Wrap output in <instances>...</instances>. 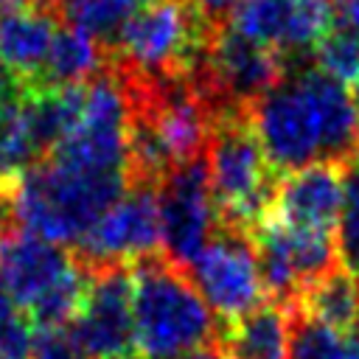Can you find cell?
Segmentation results:
<instances>
[{"label":"cell","instance_id":"cell-8","mask_svg":"<svg viewBox=\"0 0 359 359\" xmlns=\"http://www.w3.org/2000/svg\"><path fill=\"white\" fill-rule=\"evenodd\" d=\"M269 300L294 306L300 292L339 266V244L331 230L294 227L266 216L250 233Z\"/></svg>","mask_w":359,"mask_h":359},{"label":"cell","instance_id":"cell-4","mask_svg":"<svg viewBox=\"0 0 359 359\" xmlns=\"http://www.w3.org/2000/svg\"><path fill=\"white\" fill-rule=\"evenodd\" d=\"M216 25L199 0H154L123 22L109 65L137 79L194 76Z\"/></svg>","mask_w":359,"mask_h":359},{"label":"cell","instance_id":"cell-19","mask_svg":"<svg viewBox=\"0 0 359 359\" xmlns=\"http://www.w3.org/2000/svg\"><path fill=\"white\" fill-rule=\"evenodd\" d=\"M289 359H359V331H337L294 311Z\"/></svg>","mask_w":359,"mask_h":359},{"label":"cell","instance_id":"cell-16","mask_svg":"<svg viewBox=\"0 0 359 359\" xmlns=\"http://www.w3.org/2000/svg\"><path fill=\"white\" fill-rule=\"evenodd\" d=\"M59 25L62 20L56 8L42 3L20 6L0 20V59L28 84H34L42 76Z\"/></svg>","mask_w":359,"mask_h":359},{"label":"cell","instance_id":"cell-7","mask_svg":"<svg viewBox=\"0 0 359 359\" xmlns=\"http://www.w3.org/2000/svg\"><path fill=\"white\" fill-rule=\"evenodd\" d=\"M289 70V59L261 42L238 34L227 20L216 25L208 53L199 70L191 76L213 112L227 107H252L269 87H275Z\"/></svg>","mask_w":359,"mask_h":359},{"label":"cell","instance_id":"cell-30","mask_svg":"<svg viewBox=\"0 0 359 359\" xmlns=\"http://www.w3.org/2000/svg\"><path fill=\"white\" fill-rule=\"evenodd\" d=\"M25 3H31V0H0V20H3L6 14H11V11H17V8L25 6Z\"/></svg>","mask_w":359,"mask_h":359},{"label":"cell","instance_id":"cell-5","mask_svg":"<svg viewBox=\"0 0 359 359\" xmlns=\"http://www.w3.org/2000/svg\"><path fill=\"white\" fill-rule=\"evenodd\" d=\"M205 163L219 222L252 233L272 213L278 180L247 107H227L213 115Z\"/></svg>","mask_w":359,"mask_h":359},{"label":"cell","instance_id":"cell-29","mask_svg":"<svg viewBox=\"0 0 359 359\" xmlns=\"http://www.w3.org/2000/svg\"><path fill=\"white\" fill-rule=\"evenodd\" d=\"M182 359H233V356H227L219 345H208V348H202V351H196V353H188V356H182Z\"/></svg>","mask_w":359,"mask_h":359},{"label":"cell","instance_id":"cell-1","mask_svg":"<svg viewBox=\"0 0 359 359\" xmlns=\"http://www.w3.org/2000/svg\"><path fill=\"white\" fill-rule=\"evenodd\" d=\"M250 118L275 171L320 163L348 168L359 160L356 98L317 65H289L286 76L250 107Z\"/></svg>","mask_w":359,"mask_h":359},{"label":"cell","instance_id":"cell-18","mask_svg":"<svg viewBox=\"0 0 359 359\" xmlns=\"http://www.w3.org/2000/svg\"><path fill=\"white\" fill-rule=\"evenodd\" d=\"M294 311L337 331H359V278L339 264L300 292Z\"/></svg>","mask_w":359,"mask_h":359},{"label":"cell","instance_id":"cell-15","mask_svg":"<svg viewBox=\"0 0 359 359\" xmlns=\"http://www.w3.org/2000/svg\"><path fill=\"white\" fill-rule=\"evenodd\" d=\"M294 306L264 300L255 309L219 323L216 345L233 359H289Z\"/></svg>","mask_w":359,"mask_h":359},{"label":"cell","instance_id":"cell-28","mask_svg":"<svg viewBox=\"0 0 359 359\" xmlns=\"http://www.w3.org/2000/svg\"><path fill=\"white\" fill-rule=\"evenodd\" d=\"M11 180L8 157H6V109H0V188Z\"/></svg>","mask_w":359,"mask_h":359},{"label":"cell","instance_id":"cell-26","mask_svg":"<svg viewBox=\"0 0 359 359\" xmlns=\"http://www.w3.org/2000/svg\"><path fill=\"white\" fill-rule=\"evenodd\" d=\"M149 3H154V0H101L104 11L112 17V22H115L118 28H123V22H126L135 11H140L143 6H149Z\"/></svg>","mask_w":359,"mask_h":359},{"label":"cell","instance_id":"cell-13","mask_svg":"<svg viewBox=\"0 0 359 359\" xmlns=\"http://www.w3.org/2000/svg\"><path fill=\"white\" fill-rule=\"evenodd\" d=\"M227 25L252 42L280 50L289 65L314 53L317 42L331 31V0H241Z\"/></svg>","mask_w":359,"mask_h":359},{"label":"cell","instance_id":"cell-10","mask_svg":"<svg viewBox=\"0 0 359 359\" xmlns=\"http://www.w3.org/2000/svg\"><path fill=\"white\" fill-rule=\"evenodd\" d=\"M163 255L177 266L188 264L219 230V210L210 191L205 157L171 168L157 185Z\"/></svg>","mask_w":359,"mask_h":359},{"label":"cell","instance_id":"cell-20","mask_svg":"<svg viewBox=\"0 0 359 359\" xmlns=\"http://www.w3.org/2000/svg\"><path fill=\"white\" fill-rule=\"evenodd\" d=\"M314 62L323 73L342 84H359V36L342 34V31H328L317 48H314Z\"/></svg>","mask_w":359,"mask_h":359},{"label":"cell","instance_id":"cell-31","mask_svg":"<svg viewBox=\"0 0 359 359\" xmlns=\"http://www.w3.org/2000/svg\"><path fill=\"white\" fill-rule=\"evenodd\" d=\"M356 107H359V84H356Z\"/></svg>","mask_w":359,"mask_h":359},{"label":"cell","instance_id":"cell-2","mask_svg":"<svg viewBox=\"0 0 359 359\" xmlns=\"http://www.w3.org/2000/svg\"><path fill=\"white\" fill-rule=\"evenodd\" d=\"M126 188L129 174L84 171L45 157L14 174L0 191L17 227L73 250Z\"/></svg>","mask_w":359,"mask_h":359},{"label":"cell","instance_id":"cell-21","mask_svg":"<svg viewBox=\"0 0 359 359\" xmlns=\"http://www.w3.org/2000/svg\"><path fill=\"white\" fill-rule=\"evenodd\" d=\"M337 230L342 266L359 278V160L345 168V205Z\"/></svg>","mask_w":359,"mask_h":359},{"label":"cell","instance_id":"cell-12","mask_svg":"<svg viewBox=\"0 0 359 359\" xmlns=\"http://www.w3.org/2000/svg\"><path fill=\"white\" fill-rule=\"evenodd\" d=\"M67 325L90 359H132L137 353L132 320V269H93L84 300Z\"/></svg>","mask_w":359,"mask_h":359},{"label":"cell","instance_id":"cell-17","mask_svg":"<svg viewBox=\"0 0 359 359\" xmlns=\"http://www.w3.org/2000/svg\"><path fill=\"white\" fill-rule=\"evenodd\" d=\"M109 65V50L90 34L59 25L42 76L28 87H62V84H84Z\"/></svg>","mask_w":359,"mask_h":359},{"label":"cell","instance_id":"cell-27","mask_svg":"<svg viewBox=\"0 0 359 359\" xmlns=\"http://www.w3.org/2000/svg\"><path fill=\"white\" fill-rule=\"evenodd\" d=\"M199 3H202V8H205L213 20H219V22H222V20H224V17H227V14H230L241 0H199Z\"/></svg>","mask_w":359,"mask_h":359},{"label":"cell","instance_id":"cell-22","mask_svg":"<svg viewBox=\"0 0 359 359\" xmlns=\"http://www.w3.org/2000/svg\"><path fill=\"white\" fill-rule=\"evenodd\" d=\"M34 323L0 286V359H31Z\"/></svg>","mask_w":359,"mask_h":359},{"label":"cell","instance_id":"cell-24","mask_svg":"<svg viewBox=\"0 0 359 359\" xmlns=\"http://www.w3.org/2000/svg\"><path fill=\"white\" fill-rule=\"evenodd\" d=\"M28 90V81L0 59V109L14 107Z\"/></svg>","mask_w":359,"mask_h":359},{"label":"cell","instance_id":"cell-32","mask_svg":"<svg viewBox=\"0 0 359 359\" xmlns=\"http://www.w3.org/2000/svg\"><path fill=\"white\" fill-rule=\"evenodd\" d=\"M132 359H137V356H132Z\"/></svg>","mask_w":359,"mask_h":359},{"label":"cell","instance_id":"cell-3","mask_svg":"<svg viewBox=\"0 0 359 359\" xmlns=\"http://www.w3.org/2000/svg\"><path fill=\"white\" fill-rule=\"evenodd\" d=\"M132 269L135 345L143 359H182L219 339V323L182 266L163 252Z\"/></svg>","mask_w":359,"mask_h":359},{"label":"cell","instance_id":"cell-23","mask_svg":"<svg viewBox=\"0 0 359 359\" xmlns=\"http://www.w3.org/2000/svg\"><path fill=\"white\" fill-rule=\"evenodd\" d=\"M31 359H90V356L73 337L70 325H45V328H34Z\"/></svg>","mask_w":359,"mask_h":359},{"label":"cell","instance_id":"cell-6","mask_svg":"<svg viewBox=\"0 0 359 359\" xmlns=\"http://www.w3.org/2000/svg\"><path fill=\"white\" fill-rule=\"evenodd\" d=\"M90 269L53 241L17 224L0 233V286L28 314L34 328L67 325L87 292Z\"/></svg>","mask_w":359,"mask_h":359},{"label":"cell","instance_id":"cell-25","mask_svg":"<svg viewBox=\"0 0 359 359\" xmlns=\"http://www.w3.org/2000/svg\"><path fill=\"white\" fill-rule=\"evenodd\" d=\"M331 25L334 31L359 36V0H331Z\"/></svg>","mask_w":359,"mask_h":359},{"label":"cell","instance_id":"cell-14","mask_svg":"<svg viewBox=\"0 0 359 359\" xmlns=\"http://www.w3.org/2000/svg\"><path fill=\"white\" fill-rule=\"evenodd\" d=\"M345 205V168L339 165H309L289 171L275 191L272 216L294 227L331 230L339 227Z\"/></svg>","mask_w":359,"mask_h":359},{"label":"cell","instance_id":"cell-9","mask_svg":"<svg viewBox=\"0 0 359 359\" xmlns=\"http://www.w3.org/2000/svg\"><path fill=\"white\" fill-rule=\"evenodd\" d=\"M160 252L157 185L149 182H129L123 196L73 247V255L90 272L101 266H132Z\"/></svg>","mask_w":359,"mask_h":359},{"label":"cell","instance_id":"cell-11","mask_svg":"<svg viewBox=\"0 0 359 359\" xmlns=\"http://www.w3.org/2000/svg\"><path fill=\"white\" fill-rule=\"evenodd\" d=\"M188 278L205 303L222 317L233 320L264 303V280L250 233L219 224L213 238L188 264Z\"/></svg>","mask_w":359,"mask_h":359}]
</instances>
